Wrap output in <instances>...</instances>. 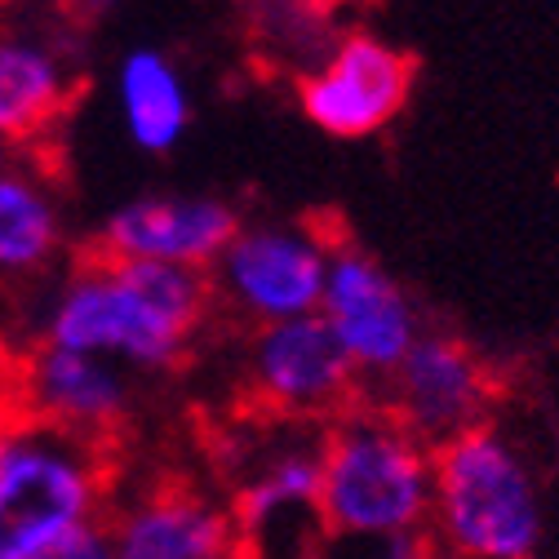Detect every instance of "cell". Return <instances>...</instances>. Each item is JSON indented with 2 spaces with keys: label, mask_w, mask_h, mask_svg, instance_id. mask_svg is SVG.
Wrapping results in <instances>:
<instances>
[{
  "label": "cell",
  "mask_w": 559,
  "mask_h": 559,
  "mask_svg": "<svg viewBox=\"0 0 559 559\" xmlns=\"http://www.w3.org/2000/svg\"><path fill=\"white\" fill-rule=\"evenodd\" d=\"M245 382L262 408L289 423H324V417L333 423L360 391V373L320 316L253 329Z\"/></svg>",
  "instance_id": "7"
},
{
  "label": "cell",
  "mask_w": 559,
  "mask_h": 559,
  "mask_svg": "<svg viewBox=\"0 0 559 559\" xmlns=\"http://www.w3.org/2000/svg\"><path fill=\"white\" fill-rule=\"evenodd\" d=\"M320 320L337 337L360 382H386L427 333L408 289L373 253L356 245L333 249Z\"/></svg>",
  "instance_id": "6"
},
{
  "label": "cell",
  "mask_w": 559,
  "mask_h": 559,
  "mask_svg": "<svg viewBox=\"0 0 559 559\" xmlns=\"http://www.w3.org/2000/svg\"><path fill=\"white\" fill-rule=\"evenodd\" d=\"M320 559H440V550L431 533H395V537H365V542L324 537Z\"/></svg>",
  "instance_id": "17"
},
{
  "label": "cell",
  "mask_w": 559,
  "mask_h": 559,
  "mask_svg": "<svg viewBox=\"0 0 559 559\" xmlns=\"http://www.w3.org/2000/svg\"><path fill=\"white\" fill-rule=\"evenodd\" d=\"M45 5H67V10H103L107 0H45Z\"/></svg>",
  "instance_id": "20"
},
{
  "label": "cell",
  "mask_w": 559,
  "mask_h": 559,
  "mask_svg": "<svg viewBox=\"0 0 559 559\" xmlns=\"http://www.w3.org/2000/svg\"><path fill=\"white\" fill-rule=\"evenodd\" d=\"M116 559H245L240 524L227 507L182 484H160L107 515Z\"/></svg>",
  "instance_id": "12"
},
{
  "label": "cell",
  "mask_w": 559,
  "mask_h": 559,
  "mask_svg": "<svg viewBox=\"0 0 559 559\" xmlns=\"http://www.w3.org/2000/svg\"><path fill=\"white\" fill-rule=\"evenodd\" d=\"M449 559H537L546 542V498L524 444L484 423L436 449L431 524Z\"/></svg>",
  "instance_id": "3"
},
{
  "label": "cell",
  "mask_w": 559,
  "mask_h": 559,
  "mask_svg": "<svg viewBox=\"0 0 559 559\" xmlns=\"http://www.w3.org/2000/svg\"><path fill=\"white\" fill-rule=\"evenodd\" d=\"M209 307L214 289L200 271L94 253L49 285L36 311V342L111 360L133 378L165 373L191 352Z\"/></svg>",
  "instance_id": "1"
},
{
  "label": "cell",
  "mask_w": 559,
  "mask_h": 559,
  "mask_svg": "<svg viewBox=\"0 0 559 559\" xmlns=\"http://www.w3.org/2000/svg\"><path fill=\"white\" fill-rule=\"evenodd\" d=\"M19 423V408H14V400H10V386H5V373H0V444H5V436H10V427Z\"/></svg>",
  "instance_id": "19"
},
{
  "label": "cell",
  "mask_w": 559,
  "mask_h": 559,
  "mask_svg": "<svg viewBox=\"0 0 559 559\" xmlns=\"http://www.w3.org/2000/svg\"><path fill=\"white\" fill-rule=\"evenodd\" d=\"M76 94L67 49L36 27H0V138L32 147L62 120Z\"/></svg>",
  "instance_id": "14"
},
{
  "label": "cell",
  "mask_w": 559,
  "mask_h": 559,
  "mask_svg": "<svg viewBox=\"0 0 559 559\" xmlns=\"http://www.w3.org/2000/svg\"><path fill=\"white\" fill-rule=\"evenodd\" d=\"M413 94V62L382 36L356 32L337 40L298 81L302 116L329 138L382 133Z\"/></svg>",
  "instance_id": "9"
},
{
  "label": "cell",
  "mask_w": 559,
  "mask_h": 559,
  "mask_svg": "<svg viewBox=\"0 0 559 559\" xmlns=\"http://www.w3.org/2000/svg\"><path fill=\"white\" fill-rule=\"evenodd\" d=\"M245 227L240 209L223 195L152 191L116 204L98 227V253L120 262H156L209 275Z\"/></svg>",
  "instance_id": "11"
},
{
  "label": "cell",
  "mask_w": 559,
  "mask_h": 559,
  "mask_svg": "<svg viewBox=\"0 0 559 559\" xmlns=\"http://www.w3.org/2000/svg\"><path fill=\"white\" fill-rule=\"evenodd\" d=\"M333 249L337 240L307 223H245L209 271V289L236 320L253 329L320 316Z\"/></svg>",
  "instance_id": "5"
},
{
  "label": "cell",
  "mask_w": 559,
  "mask_h": 559,
  "mask_svg": "<svg viewBox=\"0 0 559 559\" xmlns=\"http://www.w3.org/2000/svg\"><path fill=\"white\" fill-rule=\"evenodd\" d=\"M36 559H116V550H111L107 524H94V528H81V533H72V537L53 542V546L40 550Z\"/></svg>",
  "instance_id": "18"
},
{
  "label": "cell",
  "mask_w": 559,
  "mask_h": 559,
  "mask_svg": "<svg viewBox=\"0 0 559 559\" xmlns=\"http://www.w3.org/2000/svg\"><path fill=\"white\" fill-rule=\"evenodd\" d=\"M116 116L138 152L169 156L191 129V90L178 62L147 45L129 49L116 67Z\"/></svg>",
  "instance_id": "16"
},
{
  "label": "cell",
  "mask_w": 559,
  "mask_h": 559,
  "mask_svg": "<svg viewBox=\"0 0 559 559\" xmlns=\"http://www.w3.org/2000/svg\"><path fill=\"white\" fill-rule=\"evenodd\" d=\"M0 373H5L19 417L94 444H107L133 413V373L98 356L32 342V352H23Z\"/></svg>",
  "instance_id": "8"
},
{
  "label": "cell",
  "mask_w": 559,
  "mask_h": 559,
  "mask_svg": "<svg viewBox=\"0 0 559 559\" xmlns=\"http://www.w3.org/2000/svg\"><path fill=\"white\" fill-rule=\"evenodd\" d=\"M400 427L423 444L440 449L488 423L493 408V373L453 333H423V342L386 378V404Z\"/></svg>",
  "instance_id": "10"
},
{
  "label": "cell",
  "mask_w": 559,
  "mask_h": 559,
  "mask_svg": "<svg viewBox=\"0 0 559 559\" xmlns=\"http://www.w3.org/2000/svg\"><path fill=\"white\" fill-rule=\"evenodd\" d=\"M107 444L19 417L0 444V559H36L111 515Z\"/></svg>",
  "instance_id": "4"
},
{
  "label": "cell",
  "mask_w": 559,
  "mask_h": 559,
  "mask_svg": "<svg viewBox=\"0 0 559 559\" xmlns=\"http://www.w3.org/2000/svg\"><path fill=\"white\" fill-rule=\"evenodd\" d=\"M14 156H19V147H10V143H5V138H0V169H5V165H10Z\"/></svg>",
  "instance_id": "21"
},
{
  "label": "cell",
  "mask_w": 559,
  "mask_h": 559,
  "mask_svg": "<svg viewBox=\"0 0 559 559\" xmlns=\"http://www.w3.org/2000/svg\"><path fill=\"white\" fill-rule=\"evenodd\" d=\"M245 550L258 542H271L280 533H294L298 542H311L307 533L320 528V436H285L266 449L236 488L231 507Z\"/></svg>",
  "instance_id": "13"
},
{
  "label": "cell",
  "mask_w": 559,
  "mask_h": 559,
  "mask_svg": "<svg viewBox=\"0 0 559 559\" xmlns=\"http://www.w3.org/2000/svg\"><path fill=\"white\" fill-rule=\"evenodd\" d=\"M436 449L386 408L352 404L320 436V528L337 542L427 533Z\"/></svg>",
  "instance_id": "2"
},
{
  "label": "cell",
  "mask_w": 559,
  "mask_h": 559,
  "mask_svg": "<svg viewBox=\"0 0 559 559\" xmlns=\"http://www.w3.org/2000/svg\"><path fill=\"white\" fill-rule=\"evenodd\" d=\"M67 253V209L53 178L14 156L0 169V285H32Z\"/></svg>",
  "instance_id": "15"
},
{
  "label": "cell",
  "mask_w": 559,
  "mask_h": 559,
  "mask_svg": "<svg viewBox=\"0 0 559 559\" xmlns=\"http://www.w3.org/2000/svg\"><path fill=\"white\" fill-rule=\"evenodd\" d=\"M0 329H5V285H0Z\"/></svg>",
  "instance_id": "22"
}]
</instances>
